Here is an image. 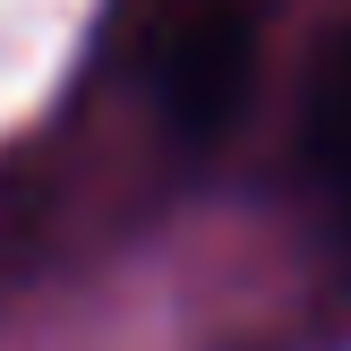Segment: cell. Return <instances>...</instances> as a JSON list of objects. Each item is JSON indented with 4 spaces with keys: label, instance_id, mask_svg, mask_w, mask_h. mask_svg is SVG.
Segmentation results:
<instances>
[{
    "label": "cell",
    "instance_id": "6da1fadb",
    "mask_svg": "<svg viewBox=\"0 0 351 351\" xmlns=\"http://www.w3.org/2000/svg\"><path fill=\"white\" fill-rule=\"evenodd\" d=\"M249 69H257V34L240 9H197L163 51V103L189 137L232 129V112L249 103Z\"/></svg>",
    "mask_w": 351,
    "mask_h": 351
}]
</instances>
